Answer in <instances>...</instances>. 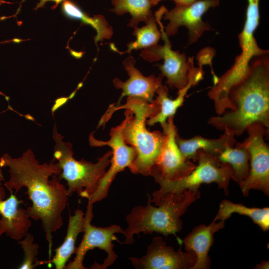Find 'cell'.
<instances>
[{
    "instance_id": "1",
    "label": "cell",
    "mask_w": 269,
    "mask_h": 269,
    "mask_svg": "<svg viewBox=\"0 0 269 269\" xmlns=\"http://www.w3.org/2000/svg\"><path fill=\"white\" fill-rule=\"evenodd\" d=\"M8 168L9 178L4 182L6 189L16 194L21 188L31 206L26 209L30 219L41 221L48 244L49 259L52 246V234L63 225L62 213L68 199L67 189L60 182L61 170L57 162L41 164L29 149L13 158L8 153L0 157V168Z\"/></svg>"
},
{
    "instance_id": "2",
    "label": "cell",
    "mask_w": 269,
    "mask_h": 269,
    "mask_svg": "<svg viewBox=\"0 0 269 269\" xmlns=\"http://www.w3.org/2000/svg\"><path fill=\"white\" fill-rule=\"evenodd\" d=\"M269 53L254 57L248 76L233 86L229 98L235 110L209 118L207 123L220 131L228 129L241 135L251 125L269 128Z\"/></svg>"
},
{
    "instance_id": "3",
    "label": "cell",
    "mask_w": 269,
    "mask_h": 269,
    "mask_svg": "<svg viewBox=\"0 0 269 269\" xmlns=\"http://www.w3.org/2000/svg\"><path fill=\"white\" fill-rule=\"evenodd\" d=\"M122 109L126 110L125 119L122 122V135L126 143L133 147L136 152L129 169L134 174L150 175L166 138L163 132H150L146 127L147 119L158 113L159 105L155 99L149 103L138 97H128L123 105L111 104L99 121L98 127L104 125L115 111Z\"/></svg>"
},
{
    "instance_id": "4",
    "label": "cell",
    "mask_w": 269,
    "mask_h": 269,
    "mask_svg": "<svg viewBox=\"0 0 269 269\" xmlns=\"http://www.w3.org/2000/svg\"><path fill=\"white\" fill-rule=\"evenodd\" d=\"M198 191L186 190L179 193H167L153 206L148 199L147 205L134 207L126 217L128 227L124 230L125 240L123 244H133L134 235L156 232L167 236L176 234L183 226L180 219L188 207L200 198Z\"/></svg>"
},
{
    "instance_id": "5",
    "label": "cell",
    "mask_w": 269,
    "mask_h": 269,
    "mask_svg": "<svg viewBox=\"0 0 269 269\" xmlns=\"http://www.w3.org/2000/svg\"><path fill=\"white\" fill-rule=\"evenodd\" d=\"M260 0H248L246 18L243 29L238 35L241 51L230 69L218 78L214 86L208 92V96L214 102L216 114L221 115L227 109L235 110L229 98L230 89L249 74L250 62L255 57L269 53L268 50L261 48L254 36V32L259 24Z\"/></svg>"
},
{
    "instance_id": "6",
    "label": "cell",
    "mask_w": 269,
    "mask_h": 269,
    "mask_svg": "<svg viewBox=\"0 0 269 269\" xmlns=\"http://www.w3.org/2000/svg\"><path fill=\"white\" fill-rule=\"evenodd\" d=\"M52 136L55 143L53 157L61 170L58 177L66 181L68 196L76 192L81 197L87 198L96 190L110 164L112 151L98 158L95 163L84 159L77 160L73 156L72 144L63 140L55 124Z\"/></svg>"
},
{
    "instance_id": "7",
    "label": "cell",
    "mask_w": 269,
    "mask_h": 269,
    "mask_svg": "<svg viewBox=\"0 0 269 269\" xmlns=\"http://www.w3.org/2000/svg\"><path fill=\"white\" fill-rule=\"evenodd\" d=\"M198 165L188 175L176 180H168L162 178L154 165L151 172L155 181L160 188L152 194V198L149 201L155 204L167 193H179L184 190L198 191L201 184L216 183L220 189L224 190L226 196L229 194L228 189L232 171L231 166L227 163H220L217 157L203 151L197 153Z\"/></svg>"
},
{
    "instance_id": "8",
    "label": "cell",
    "mask_w": 269,
    "mask_h": 269,
    "mask_svg": "<svg viewBox=\"0 0 269 269\" xmlns=\"http://www.w3.org/2000/svg\"><path fill=\"white\" fill-rule=\"evenodd\" d=\"M166 8L162 6L155 13L154 16L159 24L163 45L158 44L143 49L140 56L144 60L152 62L161 59L163 64L158 65L161 74L167 79L166 83L170 87L180 90L184 87L189 80V71L193 62V57L187 58L184 53L174 51L168 36L164 31L161 20Z\"/></svg>"
},
{
    "instance_id": "9",
    "label": "cell",
    "mask_w": 269,
    "mask_h": 269,
    "mask_svg": "<svg viewBox=\"0 0 269 269\" xmlns=\"http://www.w3.org/2000/svg\"><path fill=\"white\" fill-rule=\"evenodd\" d=\"M93 218V204L88 203L84 216V235L75 252L73 261L66 265L65 269H86L83 266V261L89 250L98 248L104 251L107 257L102 264L95 263L91 267L93 269H106L113 264L118 258L114 251L113 242H119L115 234H124V230L118 225H112L107 227L93 226L91 221Z\"/></svg>"
},
{
    "instance_id": "10",
    "label": "cell",
    "mask_w": 269,
    "mask_h": 269,
    "mask_svg": "<svg viewBox=\"0 0 269 269\" xmlns=\"http://www.w3.org/2000/svg\"><path fill=\"white\" fill-rule=\"evenodd\" d=\"M248 136L240 142L248 150L250 158L249 174L240 186L245 196L250 190L256 189L269 195V147L264 137L269 129L260 123H255L246 129Z\"/></svg>"
},
{
    "instance_id": "11",
    "label": "cell",
    "mask_w": 269,
    "mask_h": 269,
    "mask_svg": "<svg viewBox=\"0 0 269 269\" xmlns=\"http://www.w3.org/2000/svg\"><path fill=\"white\" fill-rule=\"evenodd\" d=\"M122 122L118 126L111 130L110 138L107 141L96 139L91 134L89 143L92 146H109L112 149L111 166L100 180L94 192L87 199L88 203L92 204L101 201L107 197L110 187L117 174L125 170L130 168L136 157L134 148L127 144L123 138L122 131Z\"/></svg>"
},
{
    "instance_id": "12",
    "label": "cell",
    "mask_w": 269,
    "mask_h": 269,
    "mask_svg": "<svg viewBox=\"0 0 269 269\" xmlns=\"http://www.w3.org/2000/svg\"><path fill=\"white\" fill-rule=\"evenodd\" d=\"M219 0H196L188 5H176L165 10L163 17L168 20L165 27L167 36L176 34L182 26L188 30V45L196 42L206 31L210 30V24L202 20V16L209 9L219 5Z\"/></svg>"
},
{
    "instance_id": "13",
    "label": "cell",
    "mask_w": 269,
    "mask_h": 269,
    "mask_svg": "<svg viewBox=\"0 0 269 269\" xmlns=\"http://www.w3.org/2000/svg\"><path fill=\"white\" fill-rule=\"evenodd\" d=\"M129 259L137 269H192L196 257L192 251H175L158 236L153 238L145 255Z\"/></svg>"
},
{
    "instance_id": "14",
    "label": "cell",
    "mask_w": 269,
    "mask_h": 269,
    "mask_svg": "<svg viewBox=\"0 0 269 269\" xmlns=\"http://www.w3.org/2000/svg\"><path fill=\"white\" fill-rule=\"evenodd\" d=\"M162 128L166 138L155 166L163 179H180L191 173L196 165L185 158L179 149L175 141L177 129L174 124L173 117L168 118L166 125Z\"/></svg>"
},
{
    "instance_id": "15",
    "label": "cell",
    "mask_w": 269,
    "mask_h": 269,
    "mask_svg": "<svg viewBox=\"0 0 269 269\" xmlns=\"http://www.w3.org/2000/svg\"><path fill=\"white\" fill-rule=\"evenodd\" d=\"M135 60L131 55L125 59L123 65L129 75V78L125 82L115 78L113 83L117 89H122V93L117 103L120 105L123 98L125 96L135 97L148 102H151L157 90L162 84L163 76L160 73L157 77L153 75L145 77L134 66Z\"/></svg>"
},
{
    "instance_id": "16",
    "label": "cell",
    "mask_w": 269,
    "mask_h": 269,
    "mask_svg": "<svg viewBox=\"0 0 269 269\" xmlns=\"http://www.w3.org/2000/svg\"><path fill=\"white\" fill-rule=\"evenodd\" d=\"M5 196V190L0 185V236L4 234L19 241L28 233L31 221L26 210L19 208L23 200H19L13 192L4 200Z\"/></svg>"
},
{
    "instance_id": "17",
    "label": "cell",
    "mask_w": 269,
    "mask_h": 269,
    "mask_svg": "<svg viewBox=\"0 0 269 269\" xmlns=\"http://www.w3.org/2000/svg\"><path fill=\"white\" fill-rule=\"evenodd\" d=\"M203 76L204 71L202 66L200 65L198 68L195 67L193 63L189 71L187 84L178 90V95L174 99L169 98L167 87L162 84L156 92L157 96L155 99L159 106V112L156 115L146 120V124L149 126H152L156 123H159L162 128L165 126L168 118L173 117L177 109L182 106L188 90L203 80Z\"/></svg>"
},
{
    "instance_id": "18",
    "label": "cell",
    "mask_w": 269,
    "mask_h": 269,
    "mask_svg": "<svg viewBox=\"0 0 269 269\" xmlns=\"http://www.w3.org/2000/svg\"><path fill=\"white\" fill-rule=\"evenodd\" d=\"M225 226V221L216 223L213 221L208 226L200 225L195 227L182 241L186 251H192L196 255L195 264L192 269H208L211 260L208 253L213 244L214 234Z\"/></svg>"
},
{
    "instance_id": "19",
    "label": "cell",
    "mask_w": 269,
    "mask_h": 269,
    "mask_svg": "<svg viewBox=\"0 0 269 269\" xmlns=\"http://www.w3.org/2000/svg\"><path fill=\"white\" fill-rule=\"evenodd\" d=\"M224 131V134L216 139L207 138L200 135H195L189 139H184L177 134L175 141L180 152L185 158L193 162H197L198 151H203L217 157L228 144L235 145V134L226 128Z\"/></svg>"
},
{
    "instance_id": "20",
    "label": "cell",
    "mask_w": 269,
    "mask_h": 269,
    "mask_svg": "<svg viewBox=\"0 0 269 269\" xmlns=\"http://www.w3.org/2000/svg\"><path fill=\"white\" fill-rule=\"evenodd\" d=\"M84 214L77 209L73 215H69L66 235L63 243L55 250L53 258L47 261L52 264L56 269H64L71 256L75 253L76 242L79 234L84 231Z\"/></svg>"
},
{
    "instance_id": "21",
    "label": "cell",
    "mask_w": 269,
    "mask_h": 269,
    "mask_svg": "<svg viewBox=\"0 0 269 269\" xmlns=\"http://www.w3.org/2000/svg\"><path fill=\"white\" fill-rule=\"evenodd\" d=\"M234 148V145L228 144L217 158L220 163L231 166V179L240 187L249 174L250 155L247 149L240 142H236Z\"/></svg>"
},
{
    "instance_id": "22",
    "label": "cell",
    "mask_w": 269,
    "mask_h": 269,
    "mask_svg": "<svg viewBox=\"0 0 269 269\" xmlns=\"http://www.w3.org/2000/svg\"><path fill=\"white\" fill-rule=\"evenodd\" d=\"M62 11L67 17L80 20L83 23L90 25L94 28L97 32L94 38L97 46L99 41H102L105 39H110L113 35L112 27L102 15H95L93 17H90L70 0H64L63 1Z\"/></svg>"
},
{
    "instance_id": "23",
    "label": "cell",
    "mask_w": 269,
    "mask_h": 269,
    "mask_svg": "<svg viewBox=\"0 0 269 269\" xmlns=\"http://www.w3.org/2000/svg\"><path fill=\"white\" fill-rule=\"evenodd\" d=\"M236 213L249 217L263 231L269 229V208L248 207L242 204L234 203L228 200H223L219 204V209L213 221H225L233 213Z\"/></svg>"
},
{
    "instance_id": "24",
    "label": "cell",
    "mask_w": 269,
    "mask_h": 269,
    "mask_svg": "<svg viewBox=\"0 0 269 269\" xmlns=\"http://www.w3.org/2000/svg\"><path fill=\"white\" fill-rule=\"evenodd\" d=\"M156 23L155 17L152 14L147 18L145 26L140 28L137 26L134 27L133 34L136 36V39L127 44L126 51H119L113 43L110 44V48L120 54L128 53L131 55L133 50L145 49L157 44L161 38V32Z\"/></svg>"
},
{
    "instance_id": "25",
    "label": "cell",
    "mask_w": 269,
    "mask_h": 269,
    "mask_svg": "<svg viewBox=\"0 0 269 269\" xmlns=\"http://www.w3.org/2000/svg\"><path fill=\"white\" fill-rule=\"evenodd\" d=\"M113 8L110 11L118 15L129 13L132 18L128 26H137L139 22H145L149 15L152 14L151 0H112Z\"/></svg>"
},
{
    "instance_id": "26",
    "label": "cell",
    "mask_w": 269,
    "mask_h": 269,
    "mask_svg": "<svg viewBox=\"0 0 269 269\" xmlns=\"http://www.w3.org/2000/svg\"><path fill=\"white\" fill-rule=\"evenodd\" d=\"M34 237L28 233L18 243L24 253L23 260L19 267V269H33L36 266L47 264V261H38L36 258L38 254L39 245L34 242Z\"/></svg>"
},
{
    "instance_id": "27",
    "label": "cell",
    "mask_w": 269,
    "mask_h": 269,
    "mask_svg": "<svg viewBox=\"0 0 269 269\" xmlns=\"http://www.w3.org/2000/svg\"><path fill=\"white\" fill-rule=\"evenodd\" d=\"M162 0H151V4L152 6L156 5L159 2ZM176 5H188L196 0H173Z\"/></svg>"
},
{
    "instance_id": "28",
    "label": "cell",
    "mask_w": 269,
    "mask_h": 269,
    "mask_svg": "<svg viewBox=\"0 0 269 269\" xmlns=\"http://www.w3.org/2000/svg\"><path fill=\"white\" fill-rule=\"evenodd\" d=\"M64 0H40L39 2L37 4L36 8L41 7L44 5L45 3L48 1H52L55 2V5H57L59 3L63 1Z\"/></svg>"
},
{
    "instance_id": "29",
    "label": "cell",
    "mask_w": 269,
    "mask_h": 269,
    "mask_svg": "<svg viewBox=\"0 0 269 269\" xmlns=\"http://www.w3.org/2000/svg\"><path fill=\"white\" fill-rule=\"evenodd\" d=\"M269 261H263L254 268L256 269H268L269 268Z\"/></svg>"
},
{
    "instance_id": "30",
    "label": "cell",
    "mask_w": 269,
    "mask_h": 269,
    "mask_svg": "<svg viewBox=\"0 0 269 269\" xmlns=\"http://www.w3.org/2000/svg\"><path fill=\"white\" fill-rule=\"evenodd\" d=\"M4 180V177L1 168H0V185H1L2 182Z\"/></svg>"
},
{
    "instance_id": "31",
    "label": "cell",
    "mask_w": 269,
    "mask_h": 269,
    "mask_svg": "<svg viewBox=\"0 0 269 269\" xmlns=\"http://www.w3.org/2000/svg\"><path fill=\"white\" fill-rule=\"evenodd\" d=\"M3 2H5V1H3V0H0V5Z\"/></svg>"
},
{
    "instance_id": "32",
    "label": "cell",
    "mask_w": 269,
    "mask_h": 269,
    "mask_svg": "<svg viewBox=\"0 0 269 269\" xmlns=\"http://www.w3.org/2000/svg\"><path fill=\"white\" fill-rule=\"evenodd\" d=\"M0 95H2V96H4L5 97V96L3 94H2L1 92H0Z\"/></svg>"
}]
</instances>
